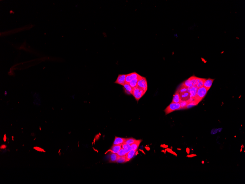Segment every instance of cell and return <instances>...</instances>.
I'll list each match as a JSON object with an SVG mask.
<instances>
[{"mask_svg":"<svg viewBox=\"0 0 245 184\" xmlns=\"http://www.w3.org/2000/svg\"><path fill=\"white\" fill-rule=\"evenodd\" d=\"M176 91L178 92L179 94L188 92V88L185 86L183 84H182L180 85V86H179L178 89Z\"/></svg>","mask_w":245,"mask_h":184,"instance_id":"ac0fdd59","label":"cell"},{"mask_svg":"<svg viewBox=\"0 0 245 184\" xmlns=\"http://www.w3.org/2000/svg\"><path fill=\"white\" fill-rule=\"evenodd\" d=\"M34 149H35L36 150H37V151L40 152H46L43 150L42 148H41L39 147H35L34 148Z\"/></svg>","mask_w":245,"mask_h":184,"instance_id":"4316f807","label":"cell"},{"mask_svg":"<svg viewBox=\"0 0 245 184\" xmlns=\"http://www.w3.org/2000/svg\"><path fill=\"white\" fill-rule=\"evenodd\" d=\"M6 147L7 146H6V145H2L0 146V148L2 149H4L6 148Z\"/></svg>","mask_w":245,"mask_h":184,"instance_id":"83f0119b","label":"cell"},{"mask_svg":"<svg viewBox=\"0 0 245 184\" xmlns=\"http://www.w3.org/2000/svg\"><path fill=\"white\" fill-rule=\"evenodd\" d=\"M182 84L185 86L187 88H189V87H194L192 84L191 82L190 81V80L189 79H188L186 80Z\"/></svg>","mask_w":245,"mask_h":184,"instance_id":"d4e9b609","label":"cell"},{"mask_svg":"<svg viewBox=\"0 0 245 184\" xmlns=\"http://www.w3.org/2000/svg\"><path fill=\"white\" fill-rule=\"evenodd\" d=\"M121 148L122 145H113L108 151H110L113 153L117 154Z\"/></svg>","mask_w":245,"mask_h":184,"instance_id":"7c38bea8","label":"cell"},{"mask_svg":"<svg viewBox=\"0 0 245 184\" xmlns=\"http://www.w3.org/2000/svg\"><path fill=\"white\" fill-rule=\"evenodd\" d=\"M117 154L119 157H121L123 156L126 155L127 153L125 152V150L122 148L120 150V151L119 152L117 153Z\"/></svg>","mask_w":245,"mask_h":184,"instance_id":"484cf974","label":"cell"},{"mask_svg":"<svg viewBox=\"0 0 245 184\" xmlns=\"http://www.w3.org/2000/svg\"><path fill=\"white\" fill-rule=\"evenodd\" d=\"M119 156L117 154L111 152L109 154V162L110 163H116Z\"/></svg>","mask_w":245,"mask_h":184,"instance_id":"ba28073f","label":"cell"},{"mask_svg":"<svg viewBox=\"0 0 245 184\" xmlns=\"http://www.w3.org/2000/svg\"><path fill=\"white\" fill-rule=\"evenodd\" d=\"M141 78H142L141 76H140V75H139L138 74L135 72H133V73L129 74L126 75L125 79V84H129V82L133 79Z\"/></svg>","mask_w":245,"mask_h":184,"instance_id":"277c9868","label":"cell"},{"mask_svg":"<svg viewBox=\"0 0 245 184\" xmlns=\"http://www.w3.org/2000/svg\"><path fill=\"white\" fill-rule=\"evenodd\" d=\"M142 140H136V141L134 142V143L131 145V149L137 151V150L138 149V147L140 144V143L141 142Z\"/></svg>","mask_w":245,"mask_h":184,"instance_id":"2e32d148","label":"cell"},{"mask_svg":"<svg viewBox=\"0 0 245 184\" xmlns=\"http://www.w3.org/2000/svg\"><path fill=\"white\" fill-rule=\"evenodd\" d=\"M126 139L125 138L116 136L115 139L114 141L113 142V145H122L123 144L125 143Z\"/></svg>","mask_w":245,"mask_h":184,"instance_id":"9c48e42d","label":"cell"},{"mask_svg":"<svg viewBox=\"0 0 245 184\" xmlns=\"http://www.w3.org/2000/svg\"><path fill=\"white\" fill-rule=\"evenodd\" d=\"M196 80L197 82L196 86L198 88L203 86L204 84L206 79L205 78H200L196 77Z\"/></svg>","mask_w":245,"mask_h":184,"instance_id":"5bb4252c","label":"cell"},{"mask_svg":"<svg viewBox=\"0 0 245 184\" xmlns=\"http://www.w3.org/2000/svg\"><path fill=\"white\" fill-rule=\"evenodd\" d=\"M126 74H120L119 75L116 81L115 82V84H118L122 86H124L125 84V78L126 77Z\"/></svg>","mask_w":245,"mask_h":184,"instance_id":"8992f818","label":"cell"},{"mask_svg":"<svg viewBox=\"0 0 245 184\" xmlns=\"http://www.w3.org/2000/svg\"><path fill=\"white\" fill-rule=\"evenodd\" d=\"M123 86L126 93H127L128 95H132L133 88L129 84H125Z\"/></svg>","mask_w":245,"mask_h":184,"instance_id":"9a60e30c","label":"cell"},{"mask_svg":"<svg viewBox=\"0 0 245 184\" xmlns=\"http://www.w3.org/2000/svg\"><path fill=\"white\" fill-rule=\"evenodd\" d=\"M189 102L188 101H180V110L185 109L186 107L188 105V104L189 103Z\"/></svg>","mask_w":245,"mask_h":184,"instance_id":"44dd1931","label":"cell"},{"mask_svg":"<svg viewBox=\"0 0 245 184\" xmlns=\"http://www.w3.org/2000/svg\"><path fill=\"white\" fill-rule=\"evenodd\" d=\"M208 91L207 89L204 86L198 88L196 95L195 97V101L199 103L205 97Z\"/></svg>","mask_w":245,"mask_h":184,"instance_id":"6da1fadb","label":"cell"},{"mask_svg":"<svg viewBox=\"0 0 245 184\" xmlns=\"http://www.w3.org/2000/svg\"><path fill=\"white\" fill-rule=\"evenodd\" d=\"M214 81V79H211L210 78L205 80L204 84V87L206 88L208 90H209V89H210Z\"/></svg>","mask_w":245,"mask_h":184,"instance_id":"30bf717a","label":"cell"},{"mask_svg":"<svg viewBox=\"0 0 245 184\" xmlns=\"http://www.w3.org/2000/svg\"><path fill=\"white\" fill-rule=\"evenodd\" d=\"M180 100L182 101H188L190 98V94L188 92L180 93Z\"/></svg>","mask_w":245,"mask_h":184,"instance_id":"8fae6325","label":"cell"},{"mask_svg":"<svg viewBox=\"0 0 245 184\" xmlns=\"http://www.w3.org/2000/svg\"><path fill=\"white\" fill-rule=\"evenodd\" d=\"M137 86L146 92L148 89V84L145 78L142 77L141 79L139 80L138 82Z\"/></svg>","mask_w":245,"mask_h":184,"instance_id":"5b68a950","label":"cell"},{"mask_svg":"<svg viewBox=\"0 0 245 184\" xmlns=\"http://www.w3.org/2000/svg\"><path fill=\"white\" fill-rule=\"evenodd\" d=\"M198 88L197 86L188 88V92L190 94V98H195L196 95Z\"/></svg>","mask_w":245,"mask_h":184,"instance_id":"52a82bcc","label":"cell"},{"mask_svg":"<svg viewBox=\"0 0 245 184\" xmlns=\"http://www.w3.org/2000/svg\"><path fill=\"white\" fill-rule=\"evenodd\" d=\"M3 140L5 142H6V135H5L4 136V138H3Z\"/></svg>","mask_w":245,"mask_h":184,"instance_id":"f1b7e54d","label":"cell"},{"mask_svg":"<svg viewBox=\"0 0 245 184\" xmlns=\"http://www.w3.org/2000/svg\"><path fill=\"white\" fill-rule=\"evenodd\" d=\"M126 156H123L119 157L116 163H126Z\"/></svg>","mask_w":245,"mask_h":184,"instance_id":"603a6c76","label":"cell"},{"mask_svg":"<svg viewBox=\"0 0 245 184\" xmlns=\"http://www.w3.org/2000/svg\"><path fill=\"white\" fill-rule=\"evenodd\" d=\"M180 101L181 100H180V94L177 91H176L174 95L173 98L172 102L174 103H180Z\"/></svg>","mask_w":245,"mask_h":184,"instance_id":"e0dca14e","label":"cell"},{"mask_svg":"<svg viewBox=\"0 0 245 184\" xmlns=\"http://www.w3.org/2000/svg\"><path fill=\"white\" fill-rule=\"evenodd\" d=\"M132 95L134 97L137 101H138L146 93V91L143 89L136 87L133 88Z\"/></svg>","mask_w":245,"mask_h":184,"instance_id":"7a4b0ae2","label":"cell"},{"mask_svg":"<svg viewBox=\"0 0 245 184\" xmlns=\"http://www.w3.org/2000/svg\"><path fill=\"white\" fill-rule=\"evenodd\" d=\"M136 151L134 150H131L129 152L127 153L126 155V162H128L131 160L134 156L135 154Z\"/></svg>","mask_w":245,"mask_h":184,"instance_id":"4fadbf2b","label":"cell"},{"mask_svg":"<svg viewBox=\"0 0 245 184\" xmlns=\"http://www.w3.org/2000/svg\"><path fill=\"white\" fill-rule=\"evenodd\" d=\"M180 110V103H174L172 102L165 110V115H167L174 111Z\"/></svg>","mask_w":245,"mask_h":184,"instance_id":"3957f363","label":"cell"},{"mask_svg":"<svg viewBox=\"0 0 245 184\" xmlns=\"http://www.w3.org/2000/svg\"><path fill=\"white\" fill-rule=\"evenodd\" d=\"M136 140H137L133 138H128V139H126V140L124 143L128 144L131 145L134 143L136 141Z\"/></svg>","mask_w":245,"mask_h":184,"instance_id":"cb8c5ba5","label":"cell"},{"mask_svg":"<svg viewBox=\"0 0 245 184\" xmlns=\"http://www.w3.org/2000/svg\"><path fill=\"white\" fill-rule=\"evenodd\" d=\"M122 148L125 150L126 153H128L131 150V145L124 143L122 144Z\"/></svg>","mask_w":245,"mask_h":184,"instance_id":"ffe728a7","label":"cell"},{"mask_svg":"<svg viewBox=\"0 0 245 184\" xmlns=\"http://www.w3.org/2000/svg\"><path fill=\"white\" fill-rule=\"evenodd\" d=\"M141 78H137V79H133L129 83V84L132 87V88H135V87H136L137 86V84L138 82V81L140 79H141Z\"/></svg>","mask_w":245,"mask_h":184,"instance_id":"d6986e66","label":"cell"},{"mask_svg":"<svg viewBox=\"0 0 245 184\" xmlns=\"http://www.w3.org/2000/svg\"><path fill=\"white\" fill-rule=\"evenodd\" d=\"M189 79L190 80V81L191 82L193 86H196L197 84L196 77H195V76H193L189 78Z\"/></svg>","mask_w":245,"mask_h":184,"instance_id":"7402d4cb","label":"cell"}]
</instances>
